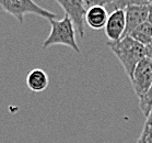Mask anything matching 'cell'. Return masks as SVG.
<instances>
[{
  "mask_svg": "<svg viewBox=\"0 0 152 143\" xmlns=\"http://www.w3.org/2000/svg\"><path fill=\"white\" fill-rule=\"evenodd\" d=\"M64 9L67 17L73 22L77 33L83 38L84 36V22L86 13L89 9V4L86 0H55Z\"/></svg>",
  "mask_w": 152,
  "mask_h": 143,
  "instance_id": "cell-4",
  "label": "cell"
},
{
  "mask_svg": "<svg viewBox=\"0 0 152 143\" xmlns=\"http://www.w3.org/2000/svg\"><path fill=\"white\" fill-rule=\"evenodd\" d=\"M108 12L106 8L102 6H91L86 10V22L91 29L100 30L105 28Z\"/></svg>",
  "mask_w": 152,
  "mask_h": 143,
  "instance_id": "cell-8",
  "label": "cell"
},
{
  "mask_svg": "<svg viewBox=\"0 0 152 143\" xmlns=\"http://www.w3.org/2000/svg\"><path fill=\"white\" fill-rule=\"evenodd\" d=\"M145 124H149V126H152V108L149 112L148 117L145 118Z\"/></svg>",
  "mask_w": 152,
  "mask_h": 143,
  "instance_id": "cell-17",
  "label": "cell"
},
{
  "mask_svg": "<svg viewBox=\"0 0 152 143\" xmlns=\"http://www.w3.org/2000/svg\"></svg>",
  "mask_w": 152,
  "mask_h": 143,
  "instance_id": "cell-19",
  "label": "cell"
},
{
  "mask_svg": "<svg viewBox=\"0 0 152 143\" xmlns=\"http://www.w3.org/2000/svg\"><path fill=\"white\" fill-rule=\"evenodd\" d=\"M132 36L134 40L145 46L152 45V25L148 21L140 24L137 29L132 32Z\"/></svg>",
  "mask_w": 152,
  "mask_h": 143,
  "instance_id": "cell-10",
  "label": "cell"
},
{
  "mask_svg": "<svg viewBox=\"0 0 152 143\" xmlns=\"http://www.w3.org/2000/svg\"><path fill=\"white\" fill-rule=\"evenodd\" d=\"M148 6H132L125 9L126 29H125L124 38L129 36L135 29L148 21Z\"/></svg>",
  "mask_w": 152,
  "mask_h": 143,
  "instance_id": "cell-7",
  "label": "cell"
},
{
  "mask_svg": "<svg viewBox=\"0 0 152 143\" xmlns=\"http://www.w3.org/2000/svg\"><path fill=\"white\" fill-rule=\"evenodd\" d=\"M149 8V12H148V22L152 25V4H148Z\"/></svg>",
  "mask_w": 152,
  "mask_h": 143,
  "instance_id": "cell-16",
  "label": "cell"
},
{
  "mask_svg": "<svg viewBox=\"0 0 152 143\" xmlns=\"http://www.w3.org/2000/svg\"><path fill=\"white\" fill-rule=\"evenodd\" d=\"M107 46L117 56L127 76L132 79L137 65L145 57V46L132 36H125L116 42H108Z\"/></svg>",
  "mask_w": 152,
  "mask_h": 143,
  "instance_id": "cell-1",
  "label": "cell"
},
{
  "mask_svg": "<svg viewBox=\"0 0 152 143\" xmlns=\"http://www.w3.org/2000/svg\"><path fill=\"white\" fill-rule=\"evenodd\" d=\"M149 1L148 0H117L113 2L112 4H110L108 7H106L107 9H111V12L117 9H123L125 10L127 7H132V6H148Z\"/></svg>",
  "mask_w": 152,
  "mask_h": 143,
  "instance_id": "cell-11",
  "label": "cell"
},
{
  "mask_svg": "<svg viewBox=\"0 0 152 143\" xmlns=\"http://www.w3.org/2000/svg\"><path fill=\"white\" fill-rule=\"evenodd\" d=\"M48 75L41 68L32 70L26 76V86L34 93H42L48 87Z\"/></svg>",
  "mask_w": 152,
  "mask_h": 143,
  "instance_id": "cell-9",
  "label": "cell"
},
{
  "mask_svg": "<svg viewBox=\"0 0 152 143\" xmlns=\"http://www.w3.org/2000/svg\"><path fill=\"white\" fill-rule=\"evenodd\" d=\"M125 29H126L125 10L117 9L112 11L108 14L105 24V34L108 38L110 42H116L124 38Z\"/></svg>",
  "mask_w": 152,
  "mask_h": 143,
  "instance_id": "cell-6",
  "label": "cell"
},
{
  "mask_svg": "<svg viewBox=\"0 0 152 143\" xmlns=\"http://www.w3.org/2000/svg\"><path fill=\"white\" fill-rule=\"evenodd\" d=\"M149 1V4H152V0H148Z\"/></svg>",
  "mask_w": 152,
  "mask_h": 143,
  "instance_id": "cell-18",
  "label": "cell"
},
{
  "mask_svg": "<svg viewBox=\"0 0 152 143\" xmlns=\"http://www.w3.org/2000/svg\"><path fill=\"white\" fill-rule=\"evenodd\" d=\"M132 88L138 98H141L152 85V63L148 57L141 59L137 65L132 79Z\"/></svg>",
  "mask_w": 152,
  "mask_h": 143,
  "instance_id": "cell-5",
  "label": "cell"
},
{
  "mask_svg": "<svg viewBox=\"0 0 152 143\" xmlns=\"http://www.w3.org/2000/svg\"><path fill=\"white\" fill-rule=\"evenodd\" d=\"M0 9L13 16L20 24H23L25 14H36L47 20L56 19V13L38 6L33 0H0Z\"/></svg>",
  "mask_w": 152,
  "mask_h": 143,
  "instance_id": "cell-3",
  "label": "cell"
},
{
  "mask_svg": "<svg viewBox=\"0 0 152 143\" xmlns=\"http://www.w3.org/2000/svg\"><path fill=\"white\" fill-rule=\"evenodd\" d=\"M145 57H148L152 63V45L145 46Z\"/></svg>",
  "mask_w": 152,
  "mask_h": 143,
  "instance_id": "cell-15",
  "label": "cell"
},
{
  "mask_svg": "<svg viewBox=\"0 0 152 143\" xmlns=\"http://www.w3.org/2000/svg\"><path fill=\"white\" fill-rule=\"evenodd\" d=\"M137 143H152V126L145 123L140 136L137 140Z\"/></svg>",
  "mask_w": 152,
  "mask_h": 143,
  "instance_id": "cell-13",
  "label": "cell"
},
{
  "mask_svg": "<svg viewBox=\"0 0 152 143\" xmlns=\"http://www.w3.org/2000/svg\"><path fill=\"white\" fill-rule=\"evenodd\" d=\"M139 108L147 118L152 108V85L141 98H139Z\"/></svg>",
  "mask_w": 152,
  "mask_h": 143,
  "instance_id": "cell-12",
  "label": "cell"
},
{
  "mask_svg": "<svg viewBox=\"0 0 152 143\" xmlns=\"http://www.w3.org/2000/svg\"><path fill=\"white\" fill-rule=\"evenodd\" d=\"M117 1V0H86V2L89 4V7L91 6H102V7H108L110 4L113 2Z\"/></svg>",
  "mask_w": 152,
  "mask_h": 143,
  "instance_id": "cell-14",
  "label": "cell"
},
{
  "mask_svg": "<svg viewBox=\"0 0 152 143\" xmlns=\"http://www.w3.org/2000/svg\"><path fill=\"white\" fill-rule=\"evenodd\" d=\"M49 23L52 25L50 33L44 41L42 49L46 50L53 45H65L70 47L76 53L81 52L76 40V27L69 17L65 16L61 20L53 19L49 20Z\"/></svg>",
  "mask_w": 152,
  "mask_h": 143,
  "instance_id": "cell-2",
  "label": "cell"
}]
</instances>
